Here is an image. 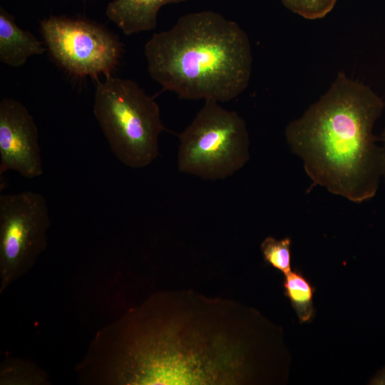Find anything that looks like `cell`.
I'll return each mask as SVG.
<instances>
[{
	"instance_id": "cell-1",
	"label": "cell",
	"mask_w": 385,
	"mask_h": 385,
	"mask_svg": "<svg viewBox=\"0 0 385 385\" xmlns=\"http://www.w3.org/2000/svg\"><path fill=\"white\" fill-rule=\"evenodd\" d=\"M384 108L371 88L339 73L319 100L288 124L287 143L314 184L354 202L375 195L384 162L373 130Z\"/></svg>"
},
{
	"instance_id": "cell-2",
	"label": "cell",
	"mask_w": 385,
	"mask_h": 385,
	"mask_svg": "<svg viewBox=\"0 0 385 385\" xmlns=\"http://www.w3.org/2000/svg\"><path fill=\"white\" fill-rule=\"evenodd\" d=\"M144 53L150 76L164 91L187 100H233L247 87L252 49L246 32L212 11L182 16L155 33Z\"/></svg>"
},
{
	"instance_id": "cell-3",
	"label": "cell",
	"mask_w": 385,
	"mask_h": 385,
	"mask_svg": "<svg viewBox=\"0 0 385 385\" xmlns=\"http://www.w3.org/2000/svg\"><path fill=\"white\" fill-rule=\"evenodd\" d=\"M93 114L123 164L142 168L158 158L159 136L165 129L160 108L135 81L112 76L98 81Z\"/></svg>"
},
{
	"instance_id": "cell-4",
	"label": "cell",
	"mask_w": 385,
	"mask_h": 385,
	"mask_svg": "<svg viewBox=\"0 0 385 385\" xmlns=\"http://www.w3.org/2000/svg\"><path fill=\"white\" fill-rule=\"evenodd\" d=\"M180 172L204 180L225 179L250 158V138L243 118L218 102L205 101L191 123L179 135Z\"/></svg>"
},
{
	"instance_id": "cell-5",
	"label": "cell",
	"mask_w": 385,
	"mask_h": 385,
	"mask_svg": "<svg viewBox=\"0 0 385 385\" xmlns=\"http://www.w3.org/2000/svg\"><path fill=\"white\" fill-rule=\"evenodd\" d=\"M50 224L43 194L0 195V293L33 267L46 247Z\"/></svg>"
},
{
	"instance_id": "cell-6",
	"label": "cell",
	"mask_w": 385,
	"mask_h": 385,
	"mask_svg": "<svg viewBox=\"0 0 385 385\" xmlns=\"http://www.w3.org/2000/svg\"><path fill=\"white\" fill-rule=\"evenodd\" d=\"M40 30L51 56L74 76H109L118 64L121 42L96 22L51 16L41 21Z\"/></svg>"
},
{
	"instance_id": "cell-7",
	"label": "cell",
	"mask_w": 385,
	"mask_h": 385,
	"mask_svg": "<svg viewBox=\"0 0 385 385\" xmlns=\"http://www.w3.org/2000/svg\"><path fill=\"white\" fill-rule=\"evenodd\" d=\"M17 172L33 179L43 173L38 132L33 116L20 101H0V175Z\"/></svg>"
},
{
	"instance_id": "cell-8",
	"label": "cell",
	"mask_w": 385,
	"mask_h": 385,
	"mask_svg": "<svg viewBox=\"0 0 385 385\" xmlns=\"http://www.w3.org/2000/svg\"><path fill=\"white\" fill-rule=\"evenodd\" d=\"M188 0H113L106 10L108 19L124 34L148 31L155 29L160 9L165 5Z\"/></svg>"
},
{
	"instance_id": "cell-9",
	"label": "cell",
	"mask_w": 385,
	"mask_h": 385,
	"mask_svg": "<svg viewBox=\"0 0 385 385\" xmlns=\"http://www.w3.org/2000/svg\"><path fill=\"white\" fill-rule=\"evenodd\" d=\"M46 51L42 42L32 33L23 30L14 16L0 7V61L11 67H20L33 56Z\"/></svg>"
},
{
	"instance_id": "cell-10",
	"label": "cell",
	"mask_w": 385,
	"mask_h": 385,
	"mask_svg": "<svg viewBox=\"0 0 385 385\" xmlns=\"http://www.w3.org/2000/svg\"><path fill=\"white\" fill-rule=\"evenodd\" d=\"M284 294L289 298L301 323L311 321L314 315L313 297L314 287L297 270L284 274Z\"/></svg>"
},
{
	"instance_id": "cell-11",
	"label": "cell",
	"mask_w": 385,
	"mask_h": 385,
	"mask_svg": "<svg viewBox=\"0 0 385 385\" xmlns=\"http://www.w3.org/2000/svg\"><path fill=\"white\" fill-rule=\"evenodd\" d=\"M291 243L289 237L276 240L267 237L260 247L265 261L284 274L292 270Z\"/></svg>"
},
{
	"instance_id": "cell-12",
	"label": "cell",
	"mask_w": 385,
	"mask_h": 385,
	"mask_svg": "<svg viewBox=\"0 0 385 385\" xmlns=\"http://www.w3.org/2000/svg\"><path fill=\"white\" fill-rule=\"evenodd\" d=\"M289 10L305 19L325 16L334 8L337 0H281Z\"/></svg>"
},
{
	"instance_id": "cell-13",
	"label": "cell",
	"mask_w": 385,
	"mask_h": 385,
	"mask_svg": "<svg viewBox=\"0 0 385 385\" xmlns=\"http://www.w3.org/2000/svg\"><path fill=\"white\" fill-rule=\"evenodd\" d=\"M381 141H382L381 150H382L383 162H384L383 178L385 180V128L381 134Z\"/></svg>"
},
{
	"instance_id": "cell-14",
	"label": "cell",
	"mask_w": 385,
	"mask_h": 385,
	"mask_svg": "<svg viewBox=\"0 0 385 385\" xmlns=\"http://www.w3.org/2000/svg\"><path fill=\"white\" fill-rule=\"evenodd\" d=\"M374 381L382 384L385 382V368L374 378Z\"/></svg>"
},
{
	"instance_id": "cell-15",
	"label": "cell",
	"mask_w": 385,
	"mask_h": 385,
	"mask_svg": "<svg viewBox=\"0 0 385 385\" xmlns=\"http://www.w3.org/2000/svg\"><path fill=\"white\" fill-rule=\"evenodd\" d=\"M77 1H88V0H77Z\"/></svg>"
}]
</instances>
